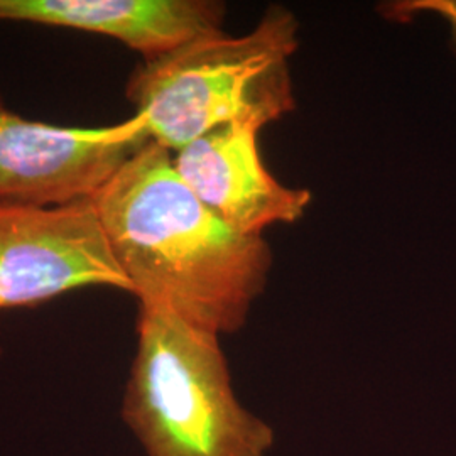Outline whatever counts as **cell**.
<instances>
[{"label": "cell", "mask_w": 456, "mask_h": 456, "mask_svg": "<svg viewBox=\"0 0 456 456\" xmlns=\"http://www.w3.org/2000/svg\"><path fill=\"white\" fill-rule=\"evenodd\" d=\"M90 200L139 305L218 337L247 323L273 250L218 218L181 180L173 152L147 141Z\"/></svg>", "instance_id": "6da1fadb"}, {"label": "cell", "mask_w": 456, "mask_h": 456, "mask_svg": "<svg viewBox=\"0 0 456 456\" xmlns=\"http://www.w3.org/2000/svg\"><path fill=\"white\" fill-rule=\"evenodd\" d=\"M299 22L271 7L248 33L208 34L144 61L126 95L147 122L151 141L176 152L233 122L265 127L296 107L291 58Z\"/></svg>", "instance_id": "7a4b0ae2"}, {"label": "cell", "mask_w": 456, "mask_h": 456, "mask_svg": "<svg viewBox=\"0 0 456 456\" xmlns=\"http://www.w3.org/2000/svg\"><path fill=\"white\" fill-rule=\"evenodd\" d=\"M122 419L146 456H267L274 428L239 401L220 337L139 305Z\"/></svg>", "instance_id": "3957f363"}, {"label": "cell", "mask_w": 456, "mask_h": 456, "mask_svg": "<svg viewBox=\"0 0 456 456\" xmlns=\"http://www.w3.org/2000/svg\"><path fill=\"white\" fill-rule=\"evenodd\" d=\"M151 141L146 118L63 127L9 110L0 98V205L54 208L90 200Z\"/></svg>", "instance_id": "277c9868"}, {"label": "cell", "mask_w": 456, "mask_h": 456, "mask_svg": "<svg viewBox=\"0 0 456 456\" xmlns=\"http://www.w3.org/2000/svg\"><path fill=\"white\" fill-rule=\"evenodd\" d=\"M95 286L131 293L92 200L54 208L0 205V311Z\"/></svg>", "instance_id": "5b68a950"}, {"label": "cell", "mask_w": 456, "mask_h": 456, "mask_svg": "<svg viewBox=\"0 0 456 456\" xmlns=\"http://www.w3.org/2000/svg\"><path fill=\"white\" fill-rule=\"evenodd\" d=\"M262 127L233 122L173 152L184 181L218 218L244 235L294 224L306 212L311 193L291 188L267 169L259 149Z\"/></svg>", "instance_id": "8992f818"}, {"label": "cell", "mask_w": 456, "mask_h": 456, "mask_svg": "<svg viewBox=\"0 0 456 456\" xmlns=\"http://www.w3.org/2000/svg\"><path fill=\"white\" fill-rule=\"evenodd\" d=\"M225 12L215 0H0V20L107 36L144 61L224 31Z\"/></svg>", "instance_id": "52a82bcc"}, {"label": "cell", "mask_w": 456, "mask_h": 456, "mask_svg": "<svg viewBox=\"0 0 456 456\" xmlns=\"http://www.w3.org/2000/svg\"><path fill=\"white\" fill-rule=\"evenodd\" d=\"M419 12H435L446 19L452 29V37L456 49V0H418V2H403L394 5V14L399 19H408Z\"/></svg>", "instance_id": "ba28073f"}]
</instances>
